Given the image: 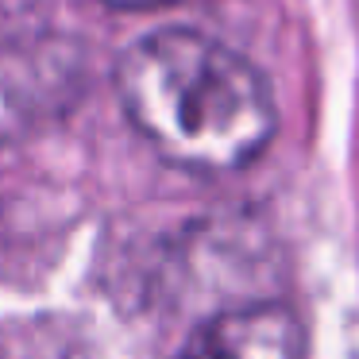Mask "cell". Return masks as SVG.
Listing matches in <instances>:
<instances>
[{
  "mask_svg": "<svg viewBox=\"0 0 359 359\" xmlns=\"http://www.w3.org/2000/svg\"><path fill=\"white\" fill-rule=\"evenodd\" d=\"M112 8H128V12H147V8H166V4H186V0H104Z\"/></svg>",
  "mask_w": 359,
  "mask_h": 359,
  "instance_id": "cell-4",
  "label": "cell"
},
{
  "mask_svg": "<svg viewBox=\"0 0 359 359\" xmlns=\"http://www.w3.org/2000/svg\"><path fill=\"white\" fill-rule=\"evenodd\" d=\"M302 320L282 302H248L209 317L182 359H302Z\"/></svg>",
  "mask_w": 359,
  "mask_h": 359,
  "instance_id": "cell-3",
  "label": "cell"
},
{
  "mask_svg": "<svg viewBox=\"0 0 359 359\" xmlns=\"http://www.w3.org/2000/svg\"><path fill=\"white\" fill-rule=\"evenodd\" d=\"M89 86V50L62 32L0 39V147H16L66 120Z\"/></svg>",
  "mask_w": 359,
  "mask_h": 359,
  "instance_id": "cell-2",
  "label": "cell"
},
{
  "mask_svg": "<svg viewBox=\"0 0 359 359\" xmlns=\"http://www.w3.org/2000/svg\"><path fill=\"white\" fill-rule=\"evenodd\" d=\"M116 93L132 128L170 166L232 174L274 140L266 78L228 43L194 27H163L120 55Z\"/></svg>",
  "mask_w": 359,
  "mask_h": 359,
  "instance_id": "cell-1",
  "label": "cell"
}]
</instances>
